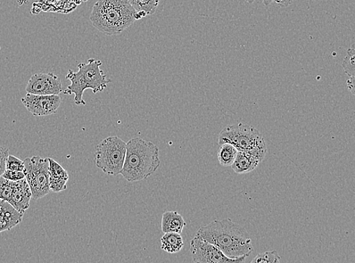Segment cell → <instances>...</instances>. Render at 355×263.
I'll use <instances>...</instances> for the list:
<instances>
[{"label":"cell","mask_w":355,"mask_h":263,"mask_svg":"<svg viewBox=\"0 0 355 263\" xmlns=\"http://www.w3.org/2000/svg\"><path fill=\"white\" fill-rule=\"evenodd\" d=\"M68 180L49 176V189L54 193H60L67 189Z\"/></svg>","instance_id":"21"},{"label":"cell","mask_w":355,"mask_h":263,"mask_svg":"<svg viewBox=\"0 0 355 263\" xmlns=\"http://www.w3.org/2000/svg\"><path fill=\"white\" fill-rule=\"evenodd\" d=\"M347 85H348L349 90H350L351 93L354 95V78H349L348 81H347Z\"/></svg>","instance_id":"26"},{"label":"cell","mask_w":355,"mask_h":263,"mask_svg":"<svg viewBox=\"0 0 355 263\" xmlns=\"http://www.w3.org/2000/svg\"><path fill=\"white\" fill-rule=\"evenodd\" d=\"M245 2H247L248 3H253L254 2V0H245ZM274 2H277V0H263V3L264 5L266 6H269L272 3H274Z\"/></svg>","instance_id":"27"},{"label":"cell","mask_w":355,"mask_h":263,"mask_svg":"<svg viewBox=\"0 0 355 263\" xmlns=\"http://www.w3.org/2000/svg\"><path fill=\"white\" fill-rule=\"evenodd\" d=\"M101 60L89 59L87 63L82 62L78 65L77 72L70 69L66 79L71 81V85L62 93L65 95L73 94L74 103L76 105H85L84 94L86 90H92L96 94L103 92L112 82L101 69Z\"/></svg>","instance_id":"4"},{"label":"cell","mask_w":355,"mask_h":263,"mask_svg":"<svg viewBox=\"0 0 355 263\" xmlns=\"http://www.w3.org/2000/svg\"><path fill=\"white\" fill-rule=\"evenodd\" d=\"M282 257L276 251L264 252L258 254L252 261V263H278Z\"/></svg>","instance_id":"20"},{"label":"cell","mask_w":355,"mask_h":263,"mask_svg":"<svg viewBox=\"0 0 355 263\" xmlns=\"http://www.w3.org/2000/svg\"><path fill=\"white\" fill-rule=\"evenodd\" d=\"M191 252L196 263H241L248 257L229 258L218 246L197 236L191 242Z\"/></svg>","instance_id":"8"},{"label":"cell","mask_w":355,"mask_h":263,"mask_svg":"<svg viewBox=\"0 0 355 263\" xmlns=\"http://www.w3.org/2000/svg\"><path fill=\"white\" fill-rule=\"evenodd\" d=\"M126 144L118 136H110L103 139L96 146V167L109 176L121 174L125 159Z\"/></svg>","instance_id":"6"},{"label":"cell","mask_w":355,"mask_h":263,"mask_svg":"<svg viewBox=\"0 0 355 263\" xmlns=\"http://www.w3.org/2000/svg\"><path fill=\"white\" fill-rule=\"evenodd\" d=\"M137 13L139 19L154 15L161 0H128Z\"/></svg>","instance_id":"15"},{"label":"cell","mask_w":355,"mask_h":263,"mask_svg":"<svg viewBox=\"0 0 355 263\" xmlns=\"http://www.w3.org/2000/svg\"><path fill=\"white\" fill-rule=\"evenodd\" d=\"M24 176L31 188L32 199L43 198L51 192L48 158L33 156L24 160Z\"/></svg>","instance_id":"7"},{"label":"cell","mask_w":355,"mask_h":263,"mask_svg":"<svg viewBox=\"0 0 355 263\" xmlns=\"http://www.w3.org/2000/svg\"><path fill=\"white\" fill-rule=\"evenodd\" d=\"M1 176L8 180H12V182H18V180L26 178L23 171L9 169H6Z\"/></svg>","instance_id":"23"},{"label":"cell","mask_w":355,"mask_h":263,"mask_svg":"<svg viewBox=\"0 0 355 263\" xmlns=\"http://www.w3.org/2000/svg\"><path fill=\"white\" fill-rule=\"evenodd\" d=\"M184 248V240L180 234L164 233L161 238V248L168 253H177Z\"/></svg>","instance_id":"14"},{"label":"cell","mask_w":355,"mask_h":263,"mask_svg":"<svg viewBox=\"0 0 355 263\" xmlns=\"http://www.w3.org/2000/svg\"><path fill=\"white\" fill-rule=\"evenodd\" d=\"M49 160V176L62 178L65 180L69 179V172L66 171L60 163L51 158H48Z\"/></svg>","instance_id":"19"},{"label":"cell","mask_w":355,"mask_h":263,"mask_svg":"<svg viewBox=\"0 0 355 263\" xmlns=\"http://www.w3.org/2000/svg\"><path fill=\"white\" fill-rule=\"evenodd\" d=\"M137 20L128 0H98L90 15L94 28L109 36L120 35Z\"/></svg>","instance_id":"3"},{"label":"cell","mask_w":355,"mask_h":263,"mask_svg":"<svg viewBox=\"0 0 355 263\" xmlns=\"http://www.w3.org/2000/svg\"><path fill=\"white\" fill-rule=\"evenodd\" d=\"M21 103L33 116L42 117L57 112L62 103L60 95H36L27 94Z\"/></svg>","instance_id":"9"},{"label":"cell","mask_w":355,"mask_h":263,"mask_svg":"<svg viewBox=\"0 0 355 263\" xmlns=\"http://www.w3.org/2000/svg\"><path fill=\"white\" fill-rule=\"evenodd\" d=\"M354 59H355V49L354 44H352L350 48L347 51L343 63V69L347 76L349 78H354Z\"/></svg>","instance_id":"17"},{"label":"cell","mask_w":355,"mask_h":263,"mask_svg":"<svg viewBox=\"0 0 355 263\" xmlns=\"http://www.w3.org/2000/svg\"><path fill=\"white\" fill-rule=\"evenodd\" d=\"M160 164L159 147L142 138L135 137L126 144L121 175L129 183L139 182L153 175Z\"/></svg>","instance_id":"2"},{"label":"cell","mask_w":355,"mask_h":263,"mask_svg":"<svg viewBox=\"0 0 355 263\" xmlns=\"http://www.w3.org/2000/svg\"><path fill=\"white\" fill-rule=\"evenodd\" d=\"M295 0H277V3L280 8H285L293 4Z\"/></svg>","instance_id":"25"},{"label":"cell","mask_w":355,"mask_h":263,"mask_svg":"<svg viewBox=\"0 0 355 263\" xmlns=\"http://www.w3.org/2000/svg\"><path fill=\"white\" fill-rule=\"evenodd\" d=\"M218 144H230L238 151L252 154L262 162L268 149L266 141L258 129L253 126L239 123L223 128L218 136Z\"/></svg>","instance_id":"5"},{"label":"cell","mask_w":355,"mask_h":263,"mask_svg":"<svg viewBox=\"0 0 355 263\" xmlns=\"http://www.w3.org/2000/svg\"><path fill=\"white\" fill-rule=\"evenodd\" d=\"M187 223L182 216L176 211L165 212L162 219L163 233L176 232L181 234Z\"/></svg>","instance_id":"12"},{"label":"cell","mask_w":355,"mask_h":263,"mask_svg":"<svg viewBox=\"0 0 355 263\" xmlns=\"http://www.w3.org/2000/svg\"><path fill=\"white\" fill-rule=\"evenodd\" d=\"M196 236L216 245L229 258L250 257L254 251L250 234L230 219L214 220Z\"/></svg>","instance_id":"1"},{"label":"cell","mask_w":355,"mask_h":263,"mask_svg":"<svg viewBox=\"0 0 355 263\" xmlns=\"http://www.w3.org/2000/svg\"><path fill=\"white\" fill-rule=\"evenodd\" d=\"M15 182L0 176V200L10 203Z\"/></svg>","instance_id":"18"},{"label":"cell","mask_w":355,"mask_h":263,"mask_svg":"<svg viewBox=\"0 0 355 263\" xmlns=\"http://www.w3.org/2000/svg\"><path fill=\"white\" fill-rule=\"evenodd\" d=\"M32 199L31 188L26 178L15 182L14 189L12 194L10 204L20 214L29 208L30 201Z\"/></svg>","instance_id":"11"},{"label":"cell","mask_w":355,"mask_h":263,"mask_svg":"<svg viewBox=\"0 0 355 263\" xmlns=\"http://www.w3.org/2000/svg\"><path fill=\"white\" fill-rule=\"evenodd\" d=\"M260 160L249 153L239 151L231 167L237 174H246L259 165Z\"/></svg>","instance_id":"13"},{"label":"cell","mask_w":355,"mask_h":263,"mask_svg":"<svg viewBox=\"0 0 355 263\" xmlns=\"http://www.w3.org/2000/svg\"><path fill=\"white\" fill-rule=\"evenodd\" d=\"M0 51H1V47H0Z\"/></svg>","instance_id":"28"},{"label":"cell","mask_w":355,"mask_h":263,"mask_svg":"<svg viewBox=\"0 0 355 263\" xmlns=\"http://www.w3.org/2000/svg\"><path fill=\"white\" fill-rule=\"evenodd\" d=\"M6 169L23 171L24 169V161L15 158V155H9L6 162Z\"/></svg>","instance_id":"22"},{"label":"cell","mask_w":355,"mask_h":263,"mask_svg":"<svg viewBox=\"0 0 355 263\" xmlns=\"http://www.w3.org/2000/svg\"><path fill=\"white\" fill-rule=\"evenodd\" d=\"M238 152L236 148L230 144L220 145L218 158L220 165L225 167H231L236 158Z\"/></svg>","instance_id":"16"},{"label":"cell","mask_w":355,"mask_h":263,"mask_svg":"<svg viewBox=\"0 0 355 263\" xmlns=\"http://www.w3.org/2000/svg\"><path fill=\"white\" fill-rule=\"evenodd\" d=\"M26 92L36 95H60L63 92L62 81L53 73H37L30 78Z\"/></svg>","instance_id":"10"},{"label":"cell","mask_w":355,"mask_h":263,"mask_svg":"<svg viewBox=\"0 0 355 263\" xmlns=\"http://www.w3.org/2000/svg\"><path fill=\"white\" fill-rule=\"evenodd\" d=\"M9 155V149H8V148L0 146V176H2L4 171L6 170V162Z\"/></svg>","instance_id":"24"}]
</instances>
